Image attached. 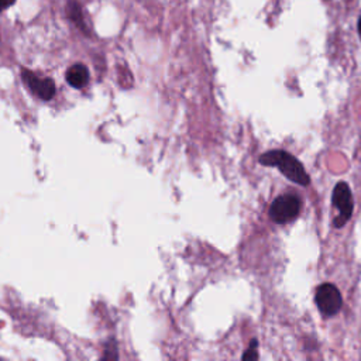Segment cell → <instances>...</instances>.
I'll use <instances>...</instances> for the list:
<instances>
[{
	"label": "cell",
	"mask_w": 361,
	"mask_h": 361,
	"mask_svg": "<svg viewBox=\"0 0 361 361\" xmlns=\"http://www.w3.org/2000/svg\"><path fill=\"white\" fill-rule=\"evenodd\" d=\"M300 206H302V202L299 196L292 193H285L278 196L271 203L268 214L274 223L286 224L298 217V214L300 213Z\"/></svg>",
	"instance_id": "cell-2"
},
{
	"label": "cell",
	"mask_w": 361,
	"mask_h": 361,
	"mask_svg": "<svg viewBox=\"0 0 361 361\" xmlns=\"http://www.w3.org/2000/svg\"><path fill=\"white\" fill-rule=\"evenodd\" d=\"M258 162L265 166L278 168L285 178H288L296 185L307 186L310 183V176L306 172L302 162L296 157L283 149H272L264 152L258 157Z\"/></svg>",
	"instance_id": "cell-1"
},
{
	"label": "cell",
	"mask_w": 361,
	"mask_h": 361,
	"mask_svg": "<svg viewBox=\"0 0 361 361\" xmlns=\"http://www.w3.org/2000/svg\"><path fill=\"white\" fill-rule=\"evenodd\" d=\"M14 1H16V0H0V11H3V10H6V8H8L10 6H13Z\"/></svg>",
	"instance_id": "cell-9"
},
{
	"label": "cell",
	"mask_w": 361,
	"mask_h": 361,
	"mask_svg": "<svg viewBox=\"0 0 361 361\" xmlns=\"http://www.w3.org/2000/svg\"><path fill=\"white\" fill-rule=\"evenodd\" d=\"M66 14L71 21H73L83 32H87V27L85 24V17L80 4L78 0H68L66 1Z\"/></svg>",
	"instance_id": "cell-7"
},
{
	"label": "cell",
	"mask_w": 361,
	"mask_h": 361,
	"mask_svg": "<svg viewBox=\"0 0 361 361\" xmlns=\"http://www.w3.org/2000/svg\"><path fill=\"white\" fill-rule=\"evenodd\" d=\"M357 27H358V35H360V38H361V16H360V18H358Z\"/></svg>",
	"instance_id": "cell-10"
},
{
	"label": "cell",
	"mask_w": 361,
	"mask_h": 361,
	"mask_svg": "<svg viewBox=\"0 0 361 361\" xmlns=\"http://www.w3.org/2000/svg\"><path fill=\"white\" fill-rule=\"evenodd\" d=\"M331 202L333 206L338 210L337 217L333 221V226L336 228L344 227V224L351 219L353 210H354V200H353V193L347 182H338L331 195Z\"/></svg>",
	"instance_id": "cell-4"
},
{
	"label": "cell",
	"mask_w": 361,
	"mask_h": 361,
	"mask_svg": "<svg viewBox=\"0 0 361 361\" xmlns=\"http://www.w3.org/2000/svg\"><path fill=\"white\" fill-rule=\"evenodd\" d=\"M23 80L37 96L44 100H49L55 94V83L51 78H39L34 72L24 69Z\"/></svg>",
	"instance_id": "cell-5"
},
{
	"label": "cell",
	"mask_w": 361,
	"mask_h": 361,
	"mask_svg": "<svg viewBox=\"0 0 361 361\" xmlns=\"http://www.w3.org/2000/svg\"><path fill=\"white\" fill-rule=\"evenodd\" d=\"M66 80L71 86L80 89L83 87L89 80V71L82 63H75L66 71Z\"/></svg>",
	"instance_id": "cell-6"
},
{
	"label": "cell",
	"mask_w": 361,
	"mask_h": 361,
	"mask_svg": "<svg viewBox=\"0 0 361 361\" xmlns=\"http://www.w3.org/2000/svg\"><path fill=\"white\" fill-rule=\"evenodd\" d=\"M314 303L324 317L337 314L343 305V298L338 288L330 282H324L316 288Z\"/></svg>",
	"instance_id": "cell-3"
},
{
	"label": "cell",
	"mask_w": 361,
	"mask_h": 361,
	"mask_svg": "<svg viewBox=\"0 0 361 361\" xmlns=\"http://www.w3.org/2000/svg\"><path fill=\"white\" fill-rule=\"evenodd\" d=\"M257 347H258V341L257 338H252L248 348L245 350V353L243 354V360H258V351H257Z\"/></svg>",
	"instance_id": "cell-8"
}]
</instances>
